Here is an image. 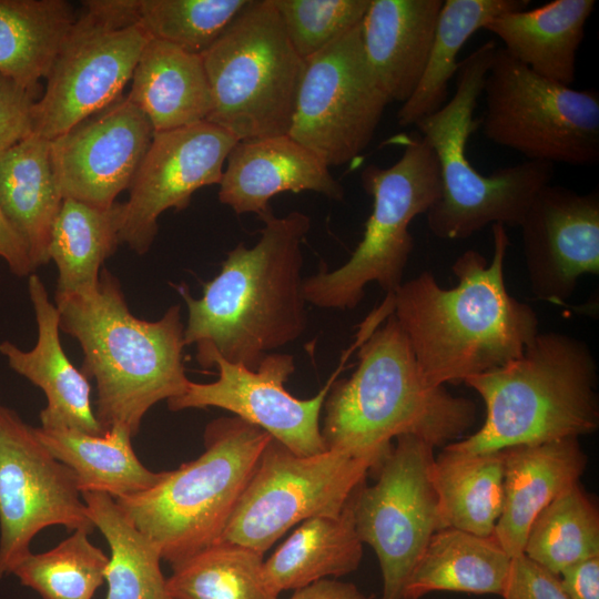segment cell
Returning <instances> with one entry per match:
<instances>
[{
    "label": "cell",
    "mask_w": 599,
    "mask_h": 599,
    "mask_svg": "<svg viewBox=\"0 0 599 599\" xmlns=\"http://www.w3.org/2000/svg\"><path fill=\"white\" fill-rule=\"evenodd\" d=\"M430 480L441 529L494 535L504 506V450L473 454L444 447L433 460Z\"/></svg>",
    "instance_id": "30"
},
{
    "label": "cell",
    "mask_w": 599,
    "mask_h": 599,
    "mask_svg": "<svg viewBox=\"0 0 599 599\" xmlns=\"http://www.w3.org/2000/svg\"><path fill=\"white\" fill-rule=\"evenodd\" d=\"M373 469L334 449L300 456L272 437L216 542L264 555L293 526L339 515Z\"/></svg>",
    "instance_id": "12"
},
{
    "label": "cell",
    "mask_w": 599,
    "mask_h": 599,
    "mask_svg": "<svg viewBox=\"0 0 599 599\" xmlns=\"http://www.w3.org/2000/svg\"><path fill=\"white\" fill-rule=\"evenodd\" d=\"M486 406L481 427L445 447L489 453L595 433L598 367L588 344L565 333H538L507 364L467 378Z\"/></svg>",
    "instance_id": "5"
},
{
    "label": "cell",
    "mask_w": 599,
    "mask_h": 599,
    "mask_svg": "<svg viewBox=\"0 0 599 599\" xmlns=\"http://www.w3.org/2000/svg\"><path fill=\"white\" fill-rule=\"evenodd\" d=\"M284 30L305 61L359 24L370 0H271Z\"/></svg>",
    "instance_id": "39"
},
{
    "label": "cell",
    "mask_w": 599,
    "mask_h": 599,
    "mask_svg": "<svg viewBox=\"0 0 599 599\" xmlns=\"http://www.w3.org/2000/svg\"><path fill=\"white\" fill-rule=\"evenodd\" d=\"M290 599H369L354 583L322 579L296 589Z\"/></svg>",
    "instance_id": "44"
},
{
    "label": "cell",
    "mask_w": 599,
    "mask_h": 599,
    "mask_svg": "<svg viewBox=\"0 0 599 599\" xmlns=\"http://www.w3.org/2000/svg\"><path fill=\"white\" fill-rule=\"evenodd\" d=\"M491 262L465 251L451 266L455 287L439 286L424 271L390 294L393 313L429 385L459 384L500 367L518 358L539 333L536 312L505 285L506 226L491 224Z\"/></svg>",
    "instance_id": "1"
},
{
    "label": "cell",
    "mask_w": 599,
    "mask_h": 599,
    "mask_svg": "<svg viewBox=\"0 0 599 599\" xmlns=\"http://www.w3.org/2000/svg\"><path fill=\"white\" fill-rule=\"evenodd\" d=\"M55 525L89 535L97 529L72 470L0 404V579L31 554L35 535Z\"/></svg>",
    "instance_id": "15"
},
{
    "label": "cell",
    "mask_w": 599,
    "mask_h": 599,
    "mask_svg": "<svg viewBox=\"0 0 599 599\" xmlns=\"http://www.w3.org/2000/svg\"><path fill=\"white\" fill-rule=\"evenodd\" d=\"M362 558L363 542L355 528L352 495L339 515L302 521L264 561V571L280 593L347 575L357 569Z\"/></svg>",
    "instance_id": "29"
},
{
    "label": "cell",
    "mask_w": 599,
    "mask_h": 599,
    "mask_svg": "<svg viewBox=\"0 0 599 599\" xmlns=\"http://www.w3.org/2000/svg\"><path fill=\"white\" fill-rule=\"evenodd\" d=\"M250 0H136L138 22L151 38L202 55Z\"/></svg>",
    "instance_id": "38"
},
{
    "label": "cell",
    "mask_w": 599,
    "mask_h": 599,
    "mask_svg": "<svg viewBox=\"0 0 599 599\" xmlns=\"http://www.w3.org/2000/svg\"><path fill=\"white\" fill-rule=\"evenodd\" d=\"M390 101L366 60L361 23L305 60L288 135L328 167L370 143Z\"/></svg>",
    "instance_id": "14"
},
{
    "label": "cell",
    "mask_w": 599,
    "mask_h": 599,
    "mask_svg": "<svg viewBox=\"0 0 599 599\" xmlns=\"http://www.w3.org/2000/svg\"><path fill=\"white\" fill-rule=\"evenodd\" d=\"M443 0H370L361 22L366 60L390 102L404 103L424 73Z\"/></svg>",
    "instance_id": "23"
},
{
    "label": "cell",
    "mask_w": 599,
    "mask_h": 599,
    "mask_svg": "<svg viewBox=\"0 0 599 599\" xmlns=\"http://www.w3.org/2000/svg\"><path fill=\"white\" fill-rule=\"evenodd\" d=\"M524 554L554 575L599 556V511L577 483L559 494L531 524Z\"/></svg>",
    "instance_id": "36"
},
{
    "label": "cell",
    "mask_w": 599,
    "mask_h": 599,
    "mask_svg": "<svg viewBox=\"0 0 599 599\" xmlns=\"http://www.w3.org/2000/svg\"><path fill=\"white\" fill-rule=\"evenodd\" d=\"M119 244L118 203L100 209L63 199L48 247L58 268L54 302L97 288L102 264Z\"/></svg>",
    "instance_id": "33"
},
{
    "label": "cell",
    "mask_w": 599,
    "mask_h": 599,
    "mask_svg": "<svg viewBox=\"0 0 599 599\" xmlns=\"http://www.w3.org/2000/svg\"><path fill=\"white\" fill-rule=\"evenodd\" d=\"M404 152L390 167L375 164L361 173L362 185L373 197V210L362 241L351 257L334 271L319 270L303 280L306 303L328 309H354L365 287L377 283L393 294L414 247L410 222L426 214L440 197L439 165L432 146L420 134L403 142Z\"/></svg>",
    "instance_id": "9"
},
{
    "label": "cell",
    "mask_w": 599,
    "mask_h": 599,
    "mask_svg": "<svg viewBox=\"0 0 599 599\" xmlns=\"http://www.w3.org/2000/svg\"><path fill=\"white\" fill-rule=\"evenodd\" d=\"M253 247L237 244L195 298L176 285L187 307L184 344L213 348L230 363L256 369L273 351L292 344L307 326L303 294V242L311 217L293 211L260 216Z\"/></svg>",
    "instance_id": "2"
},
{
    "label": "cell",
    "mask_w": 599,
    "mask_h": 599,
    "mask_svg": "<svg viewBox=\"0 0 599 599\" xmlns=\"http://www.w3.org/2000/svg\"><path fill=\"white\" fill-rule=\"evenodd\" d=\"M510 562L494 536L439 529L416 564L403 599H420L433 591L501 596Z\"/></svg>",
    "instance_id": "27"
},
{
    "label": "cell",
    "mask_w": 599,
    "mask_h": 599,
    "mask_svg": "<svg viewBox=\"0 0 599 599\" xmlns=\"http://www.w3.org/2000/svg\"><path fill=\"white\" fill-rule=\"evenodd\" d=\"M55 306L60 329L82 348L81 372L95 380V417L104 432L123 426L133 437L152 406L185 392L190 379L179 304L158 321L138 318L119 280L102 268L97 288Z\"/></svg>",
    "instance_id": "4"
},
{
    "label": "cell",
    "mask_w": 599,
    "mask_h": 599,
    "mask_svg": "<svg viewBox=\"0 0 599 599\" xmlns=\"http://www.w3.org/2000/svg\"><path fill=\"white\" fill-rule=\"evenodd\" d=\"M375 470L374 485L353 494L354 520L370 546L383 577L382 599H403L404 588L432 536L441 529L430 480L434 447L403 435Z\"/></svg>",
    "instance_id": "13"
},
{
    "label": "cell",
    "mask_w": 599,
    "mask_h": 599,
    "mask_svg": "<svg viewBox=\"0 0 599 599\" xmlns=\"http://www.w3.org/2000/svg\"><path fill=\"white\" fill-rule=\"evenodd\" d=\"M62 202L49 140L32 134L0 153V207L34 268L49 263L51 231Z\"/></svg>",
    "instance_id": "26"
},
{
    "label": "cell",
    "mask_w": 599,
    "mask_h": 599,
    "mask_svg": "<svg viewBox=\"0 0 599 599\" xmlns=\"http://www.w3.org/2000/svg\"><path fill=\"white\" fill-rule=\"evenodd\" d=\"M595 0H555L532 10L500 14L484 27L504 49L538 75L570 87L577 51Z\"/></svg>",
    "instance_id": "24"
},
{
    "label": "cell",
    "mask_w": 599,
    "mask_h": 599,
    "mask_svg": "<svg viewBox=\"0 0 599 599\" xmlns=\"http://www.w3.org/2000/svg\"><path fill=\"white\" fill-rule=\"evenodd\" d=\"M47 449L68 466L82 493H104L116 499L145 491L165 476L152 471L136 457L129 429L113 426L102 435L72 429L34 427Z\"/></svg>",
    "instance_id": "28"
},
{
    "label": "cell",
    "mask_w": 599,
    "mask_h": 599,
    "mask_svg": "<svg viewBox=\"0 0 599 599\" xmlns=\"http://www.w3.org/2000/svg\"><path fill=\"white\" fill-rule=\"evenodd\" d=\"M271 438L237 416L216 418L205 427L196 459L115 501L161 558L176 565L217 541Z\"/></svg>",
    "instance_id": "7"
},
{
    "label": "cell",
    "mask_w": 599,
    "mask_h": 599,
    "mask_svg": "<svg viewBox=\"0 0 599 599\" xmlns=\"http://www.w3.org/2000/svg\"><path fill=\"white\" fill-rule=\"evenodd\" d=\"M195 357L204 369L215 367L219 378L207 384L190 380L182 395L166 400L170 410L222 408L262 428L296 455L327 450L319 415L341 367L315 396L300 399L284 386L295 370L290 354L270 353L256 369L230 363L213 348L196 351Z\"/></svg>",
    "instance_id": "16"
},
{
    "label": "cell",
    "mask_w": 599,
    "mask_h": 599,
    "mask_svg": "<svg viewBox=\"0 0 599 599\" xmlns=\"http://www.w3.org/2000/svg\"><path fill=\"white\" fill-rule=\"evenodd\" d=\"M502 450L504 506L493 536L512 558L524 554L535 518L559 494L579 483L588 460L579 438Z\"/></svg>",
    "instance_id": "22"
},
{
    "label": "cell",
    "mask_w": 599,
    "mask_h": 599,
    "mask_svg": "<svg viewBox=\"0 0 599 599\" xmlns=\"http://www.w3.org/2000/svg\"><path fill=\"white\" fill-rule=\"evenodd\" d=\"M238 140L203 121L155 132L132 181L130 196L119 204V238L145 254L158 234V219L166 210H185L201 187L220 184L227 155Z\"/></svg>",
    "instance_id": "17"
},
{
    "label": "cell",
    "mask_w": 599,
    "mask_h": 599,
    "mask_svg": "<svg viewBox=\"0 0 599 599\" xmlns=\"http://www.w3.org/2000/svg\"><path fill=\"white\" fill-rule=\"evenodd\" d=\"M0 257L6 261L11 273L18 276H27L34 273L35 268L29 257L27 247L0 207Z\"/></svg>",
    "instance_id": "43"
},
{
    "label": "cell",
    "mask_w": 599,
    "mask_h": 599,
    "mask_svg": "<svg viewBox=\"0 0 599 599\" xmlns=\"http://www.w3.org/2000/svg\"><path fill=\"white\" fill-rule=\"evenodd\" d=\"M496 49L495 41H486L460 61L454 97L415 124L439 165L440 197L426 213L438 238H467L495 223L519 227L538 191L554 176L552 163L528 160L484 175L466 155L469 136L479 126L474 111Z\"/></svg>",
    "instance_id": "6"
},
{
    "label": "cell",
    "mask_w": 599,
    "mask_h": 599,
    "mask_svg": "<svg viewBox=\"0 0 599 599\" xmlns=\"http://www.w3.org/2000/svg\"><path fill=\"white\" fill-rule=\"evenodd\" d=\"M521 229L531 292L562 303L586 274H599V193L547 184L528 207Z\"/></svg>",
    "instance_id": "19"
},
{
    "label": "cell",
    "mask_w": 599,
    "mask_h": 599,
    "mask_svg": "<svg viewBox=\"0 0 599 599\" xmlns=\"http://www.w3.org/2000/svg\"><path fill=\"white\" fill-rule=\"evenodd\" d=\"M479 121L491 142L528 161L596 165L599 95L548 80L497 48L486 73Z\"/></svg>",
    "instance_id": "10"
},
{
    "label": "cell",
    "mask_w": 599,
    "mask_h": 599,
    "mask_svg": "<svg viewBox=\"0 0 599 599\" xmlns=\"http://www.w3.org/2000/svg\"><path fill=\"white\" fill-rule=\"evenodd\" d=\"M529 0H445L422 79L410 98L402 103L397 122L415 125L447 102L449 81L456 75L457 57L467 40L493 18L526 10Z\"/></svg>",
    "instance_id": "32"
},
{
    "label": "cell",
    "mask_w": 599,
    "mask_h": 599,
    "mask_svg": "<svg viewBox=\"0 0 599 599\" xmlns=\"http://www.w3.org/2000/svg\"><path fill=\"white\" fill-rule=\"evenodd\" d=\"M154 135L146 115L126 97L50 140L63 199L110 209L132 181Z\"/></svg>",
    "instance_id": "18"
},
{
    "label": "cell",
    "mask_w": 599,
    "mask_h": 599,
    "mask_svg": "<svg viewBox=\"0 0 599 599\" xmlns=\"http://www.w3.org/2000/svg\"><path fill=\"white\" fill-rule=\"evenodd\" d=\"M126 98L149 119L154 133L206 121L211 89L203 59L151 38L132 74Z\"/></svg>",
    "instance_id": "25"
},
{
    "label": "cell",
    "mask_w": 599,
    "mask_h": 599,
    "mask_svg": "<svg viewBox=\"0 0 599 599\" xmlns=\"http://www.w3.org/2000/svg\"><path fill=\"white\" fill-rule=\"evenodd\" d=\"M75 20L65 0H0V73L38 94Z\"/></svg>",
    "instance_id": "31"
},
{
    "label": "cell",
    "mask_w": 599,
    "mask_h": 599,
    "mask_svg": "<svg viewBox=\"0 0 599 599\" xmlns=\"http://www.w3.org/2000/svg\"><path fill=\"white\" fill-rule=\"evenodd\" d=\"M83 4L34 104L33 134L49 141L114 102L151 39L134 0Z\"/></svg>",
    "instance_id": "11"
},
{
    "label": "cell",
    "mask_w": 599,
    "mask_h": 599,
    "mask_svg": "<svg viewBox=\"0 0 599 599\" xmlns=\"http://www.w3.org/2000/svg\"><path fill=\"white\" fill-rule=\"evenodd\" d=\"M263 557L241 545L214 542L171 566L167 592L173 599H278Z\"/></svg>",
    "instance_id": "35"
},
{
    "label": "cell",
    "mask_w": 599,
    "mask_h": 599,
    "mask_svg": "<svg viewBox=\"0 0 599 599\" xmlns=\"http://www.w3.org/2000/svg\"><path fill=\"white\" fill-rule=\"evenodd\" d=\"M28 292L38 327L35 345L23 351L3 341L0 353L12 370L44 393L47 405L39 415L40 427L104 434L92 409L89 380L72 365L62 348L59 311L49 300L45 286L35 273L29 275Z\"/></svg>",
    "instance_id": "21"
},
{
    "label": "cell",
    "mask_w": 599,
    "mask_h": 599,
    "mask_svg": "<svg viewBox=\"0 0 599 599\" xmlns=\"http://www.w3.org/2000/svg\"><path fill=\"white\" fill-rule=\"evenodd\" d=\"M219 200L235 214L271 211L273 196L313 191L342 201L345 190L329 167L288 134L238 141L226 159Z\"/></svg>",
    "instance_id": "20"
},
{
    "label": "cell",
    "mask_w": 599,
    "mask_h": 599,
    "mask_svg": "<svg viewBox=\"0 0 599 599\" xmlns=\"http://www.w3.org/2000/svg\"><path fill=\"white\" fill-rule=\"evenodd\" d=\"M362 329L358 363L335 379L324 402L321 433L327 449L370 461L374 471L403 435L430 446L457 441L476 422V405L423 377L410 344L392 312Z\"/></svg>",
    "instance_id": "3"
},
{
    "label": "cell",
    "mask_w": 599,
    "mask_h": 599,
    "mask_svg": "<svg viewBox=\"0 0 599 599\" xmlns=\"http://www.w3.org/2000/svg\"><path fill=\"white\" fill-rule=\"evenodd\" d=\"M558 577L569 599H599V556L568 566Z\"/></svg>",
    "instance_id": "42"
},
{
    "label": "cell",
    "mask_w": 599,
    "mask_h": 599,
    "mask_svg": "<svg viewBox=\"0 0 599 599\" xmlns=\"http://www.w3.org/2000/svg\"><path fill=\"white\" fill-rule=\"evenodd\" d=\"M502 599H569L559 577L525 554L512 557Z\"/></svg>",
    "instance_id": "41"
},
{
    "label": "cell",
    "mask_w": 599,
    "mask_h": 599,
    "mask_svg": "<svg viewBox=\"0 0 599 599\" xmlns=\"http://www.w3.org/2000/svg\"><path fill=\"white\" fill-rule=\"evenodd\" d=\"M201 57L212 95L206 121L238 141L288 133L305 61L271 0H250Z\"/></svg>",
    "instance_id": "8"
},
{
    "label": "cell",
    "mask_w": 599,
    "mask_h": 599,
    "mask_svg": "<svg viewBox=\"0 0 599 599\" xmlns=\"http://www.w3.org/2000/svg\"><path fill=\"white\" fill-rule=\"evenodd\" d=\"M37 97L0 73V153L33 134Z\"/></svg>",
    "instance_id": "40"
},
{
    "label": "cell",
    "mask_w": 599,
    "mask_h": 599,
    "mask_svg": "<svg viewBox=\"0 0 599 599\" xmlns=\"http://www.w3.org/2000/svg\"><path fill=\"white\" fill-rule=\"evenodd\" d=\"M109 557L75 530L54 548L30 554L12 571L22 586L43 599H92L105 581Z\"/></svg>",
    "instance_id": "37"
},
{
    "label": "cell",
    "mask_w": 599,
    "mask_h": 599,
    "mask_svg": "<svg viewBox=\"0 0 599 599\" xmlns=\"http://www.w3.org/2000/svg\"><path fill=\"white\" fill-rule=\"evenodd\" d=\"M89 516L111 549L105 599H173L166 589L156 545L104 493H82Z\"/></svg>",
    "instance_id": "34"
}]
</instances>
